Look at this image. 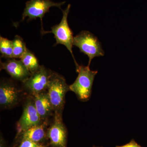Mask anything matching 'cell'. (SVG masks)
Instances as JSON below:
<instances>
[{
	"mask_svg": "<svg viewBox=\"0 0 147 147\" xmlns=\"http://www.w3.org/2000/svg\"><path fill=\"white\" fill-rule=\"evenodd\" d=\"M20 60L31 74L37 71L41 66L40 65L38 60L35 55L28 48Z\"/></svg>",
	"mask_w": 147,
	"mask_h": 147,
	"instance_id": "obj_13",
	"label": "cell"
},
{
	"mask_svg": "<svg viewBox=\"0 0 147 147\" xmlns=\"http://www.w3.org/2000/svg\"><path fill=\"white\" fill-rule=\"evenodd\" d=\"M52 72L44 66H40L37 71L22 82L23 87L31 96L47 91Z\"/></svg>",
	"mask_w": 147,
	"mask_h": 147,
	"instance_id": "obj_6",
	"label": "cell"
},
{
	"mask_svg": "<svg viewBox=\"0 0 147 147\" xmlns=\"http://www.w3.org/2000/svg\"><path fill=\"white\" fill-rule=\"evenodd\" d=\"M21 90L9 81H2L0 84V106L2 109L13 108L22 100Z\"/></svg>",
	"mask_w": 147,
	"mask_h": 147,
	"instance_id": "obj_9",
	"label": "cell"
},
{
	"mask_svg": "<svg viewBox=\"0 0 147 147\" xmlns=\"http://www.w3.org/2000/svg\"><path fill=\"white\" fill-rule=\"evenodd\" d=\"M47 136L51 147H67V130L62 115L54 114L53 122L47 129Z\"/></svg>",
	"mask_w": 147,
	"mask_h": 147,
	"instance_id": "obj_8",
	"label": "cell"
},
{
	"mask_svg": "<svg viewBox=\"0 0 147 147\" xmlns=\"http://www.w3.org/2000/svg\"><path fill=\"white\" fill-rule=\"evenodd\" d=\"M43 122L37 111L32 96L29 95L24 102L22 115L16 124L17 134Z\"/></svg>",
	"mask_w": 147,
	"mask_h": 147,
	"instance_id": "obj_7",
	"label": "cell"
},
{
	"mask_svg": "<svg viewBox=\"0 0 147 147\" xmlns=\"http://www.w3.org/2000/svg\"><path fill=\"white\" fill-rule=\"evenodd\" d=\"M16 147H48V145L36 143L28 140H25L19 142Z\"/></svg>",
	"mask_w": 147,
	"mask_h": 147,
	"instance_id": "obj_16",
	"label": "cell"
},
{
	"mask_svg": "<svg viewBox=\"0 0 147 147\" xmlns=\"http://www.w3.org/2000/svg\"><path fill=\"white\" fill-rule=\"evenodd\" d=\"M71 6V5L69 4L65 9L62 10L63 12L62 18L59 24L51 27V30L50 31H45L44 34L47 33L53 34L56 40V45L61 44L65 46L71 53L76 66L77 67L79 65L76 62L72 52L74 36H73V32L69 26L67 21Z\"/></svg>",
	"mask_w": 147,
	"mask_h": 147,
	"instance_id": "obj_4",
	"label": "cell"
},
{
	"mask_svg": "<svg viewBox=\"0 0 147 147\" xmlns=\"http://www.w3.org/2000/svg\"><path fill=\"white\" fill-rule=\"evenodd\" d=\"M0 147H7L5 141L1 135V138H0Z\"/></svg>",
	"mask_w": 147,
	"mask_h": 147,
	"instance_id": "obj_18",
	"label": "cell"
},
{
	"mask_svg": "<svg viewBox=\"0 0 147 147\" xmlns=\"http://www.w3.org/2000/svg\"><path fill=\"white\" fill-rule=\"evenodd\" d=\"M1 69L6 71L13 79L22 82L26 81L31 74L20 60L13 58L8 59L4 62H1Z\"/></svg>",
	"mask_w": 147,
	"mask_h": 147,
	"instance_id": "obj_10",
	"label": "cell"
},
{
	"mask_svg": "<svg viewBox=\"0 0 147 147\" xmlns=\"http://www.w3.org/2000/svg\"><path fill=\"white\" fill-rule=\"evenodd\" d=\"M76 69L78 76L69 86V89L76 94L79 100L85 102L91 97L93 84L98 71L91 70L88 65H79Z\"/></svg>",
	"mask_w": 147,
	"mask_h": 147,
	"instance_id": "obj_2",
	"label": "cell"
},
{
	"mask_svg": "<svg viewBox=\"0 0 147 147\" xmlns=\"http://www.w3.org/2000/svg\"><path fill=\"white\" fill-rule=\"evenodd\" d=\"M0 52L3 58L12 59L13 56L12 40L0 37Z\"/></svg>",
	"mask_w": 147,
	"mask_h": 147,
	"instance_id": "obj_15",
	"label": "cell"
},
{
	"mask_svg": "<svg viewBox=\"0 0 147 147\" xmlns=\"http://www.w3.org/2000/svg\"><path fill=\"white\" fill-rule=\"evenodd\" d=\"M93 147H95V146H93Z\"/></svg>",
	"mask_w": 147,
	"mask_h": 147,
	"instance_id": "obj_19",
	"label": "cell"
},
{
	"mask_svg": "<svg viewBox=\"0 0 147 147\" xmlns=\"http://www.w3.org/2000/svg\"><path fill=\"white\" fill-rule=\"evenodd\" d=\"M116 147H142L135 142L134 139H132L129 143L122 146H117Z\"/></svg>",
	"mask_w": 147,
	"mask_h": 147,
	"instance_id": "obj_17",
	"label": "cell"
},
{
	"mask_svg": "<svg viewBox=\"0 0 147 147\" xmlns=\"http://www.w3.org/2000/svg\"><path fill=\"white\" fill-rule=\"evenodd\" d=\"M65 1L55 2L52 0H29L26 3L24 12L22 14V21L26 18L31 20L39 18L42 24V33L44 34L42 25V19L45 13L49 12L50 8L58 7L62 10L61 7L65 4Z\"/></svg>",
	"mask_w": 147,
	"mask_h": 147,
	"instance_id": "obj_5",
	"label": "cell"
},
{
	"mask_svg": "<svg viewBox=\"0 0 147 147\" xmlns=\"http://www.w3.org/2000/svg\"><path fill=\"white\" fill-rule=\"evenodd\" d=\"M48 121L43 122L41 124L32 127L17 134L16 139L18 143L25 140H28L39 144H45L46 139H47V131Z\"/></svg>",
	"mask_w": 147,
	"mask_h": 147,
	"instance_id": "obj_11",
	"label": "cell"
},
{
	"mask_svg": "<svg viewBox=\"0 0 147 147\" xmlns=\"http://www.w3.org/2000/svg\"><path fill=\"white\" fill-rule=\"evenodd\" d=\"M12 58L20 59L28 49L26 46V43L21 37L18 35H16L14 37L13 40H12Z\"/></svg>",
	"mask_w": 147,
	"mask_h": 147,
	"instance_id": "obj_14",
	"label": "cell"
},
{
	"mask_svg": "<svg viewBox=\"0 0 147 147\" xmlns=\"http://www.w3.org/2000/svg\"><path fill=\"white\" fill-rule=\"evenodd\" d=\"M73 45L78 47L81 53L88 56V66L90 65L92 60L94 58L102 57L105 55L101 42L97 37L88 31H82L74 36Z\"/></svg>",
	"mask_w": 147,
	"mask_h": 147,
	"instance_id": "obj_3",
	"label": "cell"
},
{
	"mask_svg": "<svg viewBox=\"0 0 147 147\" xmlns=\"http://www.w3.org/2000/svg\"><path fill=\"white\" fill-rule=\"evenodd\" d=\"M70 91L64 77L53 71L50 76L47 93L53 106L54 114L62 115L66 94Z\"/></svg>",
	"mask_w": 147,
	"mask_h": 147,
	"instance_id": "obj_1",
	"label": "cell"
},
{
	"mask_svg": "<svg viewBox=\"0 0 147 147\" xmlns=\"http://www.w3.org/2000/svg\"><path fill=\"white\" fill-rule=\"evenodd\" d=\"M35 106L42 122L48 121V119L54 115V111L47 92L32 96Z\"/></svg>",
	"mask_w": 147,
	"mask_h": 147,
	"instance_id": "obj_12",
	"label": "cell"
}]
</instances>
